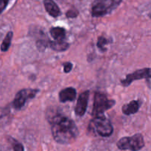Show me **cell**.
Listing matches in <instances>:
<instances>
[{"label":"cell","mask_w":151,"mask_h":151,"mask_svg":"<svg viewBox=\"0 0 151 151\" xmlns=\"http://www.w3.org/2000/svg\"><path fill=\"white\" fill-rule=\"evenodd\" d=\"M48 121L55 140L59 144H68L75 142L79 131L75 121L60 113L49 115Z\"/></svg>","instance_id":"1"},{"label":"cell","mask_w":151,"mask_h":151,"mask_svg":"<svg viewBox=\"0 0 151 151\" xmlns=\"http://www.w3.org/2000/svg\"><path fill=\"white\" fill-rule=\"evenodd\" d=\"M88 129L94 134H97L103 137L111 136L114 132L113 126L110 120L103 115L94 117L90 121Z\"/></svg>","instance_id":"2"},{"label":"cell","mask_w":151,"mask_h":151,"mask_svg":"<svg viewBox=\"0 0 151 151\" xmlns=\"http://www.w3.org/2000/svg\"><path fill=\"white\" fill-rule=\"evenodd\" d=\"M122 0H94L91 7L94 17H101L111 13L120 4Z\"/></svg>","instance_id":"3"},{"label":"cell","mask_w":151,"mask_h":151,"mask_svg":"<svg viewBox=\"0 0 151 151\" xmlns=\"http://www.w3.org/2000/svg\"><path fill=\"white\" fill-rule=\"evenodd\" d=\"M115 103V100L109 99L107 96L104 93H96L94 95V105L91 114L94 115V117L101 115L103 113L114 106Z\"/></svg>","instance_id":"4"},{"label":"cell","mask_w":151,"mask_h":151,"mask_svg":"<svg viewBox=\"0 0 151 151\" xmlns=\"http://www.w3.org/2000/svg\"><path fill=\"white\" fill-rule=\"evenodd\" d=\"M116 145L120 150L139 151L145 146V142L142 135L137 133L130 137L122 138L118 141Z\"/></svg>","instance_id":"5"},{"label":"cell","mask_w":151,"mask_h":151,"mask_svg":"<svg viewBox=\"0 0 151 151\" xmlns=\"http://www.w3.org/2000/svg\"><path fill=\"white\" fill-rule=\"evenodd\" d=\"M39 92L38 89H22L16 93L13 102V106L16 110L22 109L27 99H33Z\"/></svg>","instance_id":"6"},{"label":"cell","mask_w":151,"mask_h":151,"mask_svg":"<svg viewBox=\"0 0 151 151\" xmlns=\"http://www.w3.org/2000/svg\"><path fill=\"white\" fill-rule=\"evenodd\" d=\"M142 78H151V68H142L132 73L128 74L125 79L121 81V84L124 87H128L135 80H139Z\"/></svg>","instance_id":"7"},{"label":"cell","mask_w":151,"mask_h":151,"mask_svg":"<svg viewBox=\"0 0 151 151\" xmlns=\"http://www.w3.org/2000/svg\"><path fill=\"white\" fill-rule=\"evenodd\" d=\"M89 91L86 90L80 95L77 102L76 107L75 108V112L78 116H83L85 114L88 105Z\"/></svg>","instance_id":"8"},{"label":"cell","mask_w":151,"mask_h":151,"mask_svg":"<svg viewBox=\"0 0 151 151\" xmlns=\"http://www.w3.org/2000/svg\"><path fill=\"white\" fill-rule=\"evenodd\" d=\"M77 91L74 87H66L59 93L60 102H73L76 98Z\"/></svg>","instance_id":"9"},{"label":"cell","mask_w":151,"mask_h":151,"mask_svg":"<svg viewBox=\"0 0 151 151\" xmlns=\"http://www.w3.org/2000/svg\"><path fill=\"white\" fill-rule=\"evenodd\" d=\"M44 4L47 13L52 17H58L61 13L58 6L52 0H44Z\"/></svg>","instance_id":"10"},{"label":"cell","mask_w":151,"mask_h":151,"mask_svg":"<svg viewBox=\"0 0 151 151\" xmlns=\"http://www.w3.org/2000/svg\"><path fill=\"white\" fill-rule=\"evenodd\" d=\"M139 107V101L133 100L130 102L128 104L123 105L122 108V113L126 115H132V114H134L138 112Z\"/></svg>","instance_id":"11"},{"label":"cell","mask_w":151,"mask_h":151,"mask_svg":"<svg viewBox=\"0 0 151 151\" xmlns=\"http://www.w3.org/2000/svg\"><path fill=\"white\" fill-rule=\"evenodd\" d=\"M50 34L55 41H64L66 30L64 28L60 27H55L52 28L50 30Z\"/></svg>","instance_id":"12"},{"label":"cell","mask_w":151,"mask_h":151,"mask_svg":"<svg viewBox=\"0 0 151 151\" xmlns=\"http://www.w3.org/2000/svg\"><path fill=\"white\" fill-rule=\"evenodd\" d=\"M49 44L53 50L58 52L65 51L69 47V44L66 41H65V40L64 41H55V40H54L52 41H49Z\"/></svg>","instance_id":"13"},{"label":"cell","mask_w":151,"mask_h":151,"mask_svg":"<svg viewBox=\"0 0 151 151\" xmlns=\"http://www.w3.org/2000/svg\"><path fill=\"white\" fill-rule=\"evenodd\" d=\"M13 32L10 31V32L7 33L6 36L4 37L1 45V50L2 52H6L10 48V44H11V40L12 38H13Z\"/></svg>","instance_id":"14"},{"label":"cell","mask_w":151,"mask_h":151,"mask_svg":"<svg viewBox=\"0 0 151 151\" xmlns=\"http://www.w3.org/2000/svg\"><path fill=\"white\" fill-rule=\"evenodd\" d=\"M108 42H109V41H108V40L106 39L105 37L100 36L98 38L97 46H98V47L100 49V50H103V51H104V50H106V48L104 47V46L106 45Z\"/></svg>","instance_id":"15"},{"label":"cell","mask_w":151,"mask_h":151,"mask_svg":"<svg viewBox=\"0 0 151 151\" xmlns=\"http://www.w3.org/2000/svg\"><path fill=\"white\" fill-rule=\"evenodd\" d=\"M72 68H73V65L71 62H65V63H63V71L66 73L70 72L72 70Z\"/></svg>","instance_id":"16"},{"label":"cell","mask_w":151,"mask_h":151,"mask_svg":"<svg viewBox=\"0 0 151 151\" xmlns=\"http://www.w3.org/2000/svg\"><path fill=\"white\" fill-rule=\"evenodd\" d=\"M10 0H0V13L3 12V10L6 8Z\"/></svg>","instance_id":"17"},{"label":"cell","mask_w":151,"mask_h":151,"mask_svg":"<svg viewBox=\"0 0 151 151\" xmlns=\"http://www.w3.org/2000/svg\"><path fill=\"white\" fill-rule=\"evenodd\" d=\"M66 15L68 18H75L78 15V11L77 10H69Z\"/></svg>","instance_id":"18"},{"label":"cell","mask_w":151,"mask_h":151,"mask_svg":"<svg viewBox=\"0 0 151 151\" xmlns=\"http://www.w3.org/2000/svg\"><path fill=\"white\" fill-rule=\"evenodd\" d=\"M13 150L14 151H24V147L19 142H16L13 144Z\"/></svg>","instance_id":"19"},{"label":"cell","mask_w":151,"mask_h":151,"mask_svg":"<svg viewBox=\"0 0 151 151\" xmlns=\"http://www.w3.org/2000/svg\"><path fill=\"white\" fill-rule=\"evenodd\" d=\"M150 18H151V15H150Z\"/></svg>","instance_id":"20"}]
</instances>
